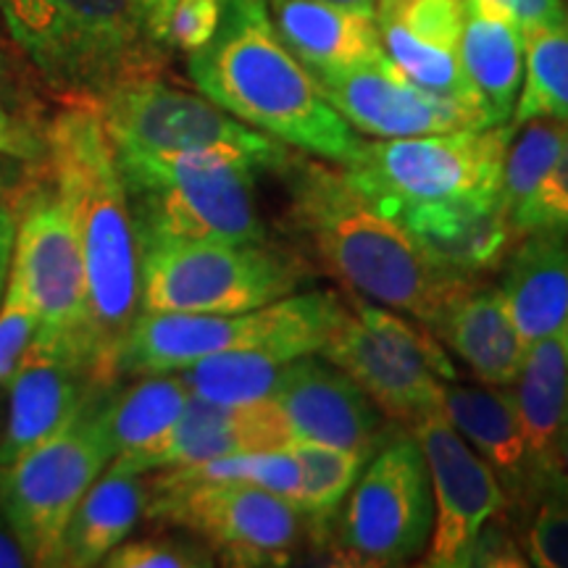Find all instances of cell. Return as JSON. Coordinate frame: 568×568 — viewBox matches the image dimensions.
<instances>
[{
  "instance_id": "43",
  "label": "cell",
  "mask_w": 568,
  "mask_h": 568,
  "mask_svg": "<svg viewBox=\"0 0 568 568\" xmlns=\"http://www.w3.org/2000/svg\"><path fill=\"white\" fill-rule=\"evenodd\" d=\"M0 105L9 111L24 113V116L45 119L42 116L40 98L34 95L27 77L21 74L17 63H13L3 51H0Z\"/></svg>"
},
{
  "instance_id": "46",
  "label": "cell",
  "mask_w": 568,
  "mask_h": 568,
  "mask_svg": "<svg viewBox=\"0 0 568 568\" xmlns=\"http://www.w3.org/2000/svg\"><path fill=\"white\" fill-rule=\"evenodd\" d=\"M30 566V558H27L24 548L13 535L11 524L6 521L3 510H0V568H24Z\"/></svg>"
},
{
  "instance_id": "2",
  "label": "cell",
  "mask_w": 568,
  "mask_h": 568,
  "mask_svg": "<svg viewBox=\"0 0 568 568\" xmlns=\"http://www.w3.org/2000/svg\"><path fill=\"white\" fill-rule=\"evenodd\" d=\"M45 140V172L82 251L92 347L103 374L119 382L116 353L140 314V247L116 148L92 103H61Z\"/></svg>"
},
{
  "instance_id": "17",
  "label": "cell",
  "mask_w": 568,
  "mask_h": 568,
  "mask_svg": "<svg viewBox=\"0 0 568 568\" xmlns=\"http://www.w3.org/2000/svg\"><path fill=\"white\" fill-rule=\"evenodd\" d=\"M410 432L424 450L435 497V527L424 564L458 568L479 529L508 508L506 489L445 414L426 416Z\"/></svg>"
},
{
  "instance_id": "41",
  "label": "cell",
  "mask_w": 568,
  "mask_h": 568,
  "mask_svg": "<svg viewBox=\"0 0 568 568\" xmlns=\"http://www.w3.org/2000/svg\"><path fill=\"white\" fill-rule=\"evenodd\" d=\"M495 518H489V529L487 524L479 529V535L474 537V542L460 558V566H529L521 545L506 529L497 527Z\"/></svg>"
},
{
  "instance_id": "24",
  "label": "cell",
  "mask_w": 568,
  "mask_h": 568,
  "mask_svg": "<svg viewBox=\"0 0 568 568\" xmlns=\"http://www.w3.org/2000/svg\"><path fill=\"white\" fill-rule=\"evenodd\" d=\"M500 293L527 345L568 326V226L537 230L516 240Z\"/></svg>"
},
{
  "instance_id": "20",
  "label": "cell",
  "mask_w": 568,
  "mask_h": 568,
  "mask_svg": "<svg viewBox=\"0 0 568 568\" xmlns=\"http://www.w3.org/2000/svg\"><path fill=\"white\" fill-rule=\"evenodd\" d=\"M374 21L382 51L408 80L481 113L460 63L466 0H376Z\"/></svg>"
},
{
  "instance_id": "32",
  "label": "cell",
  "mask_w": 568,
  "mask_h": 568,
  "mask_svg": "<svg viewBox=\"0 0 568 568\" xmlns=\"http://www.w3.org/2000/svg\"><path fill=\"white\" fill-rule=\"evenodd\" d=\"M287 450L293 453L301 466V500L297 508L305 518L324 527L343 500L351 493L361 471H364L366 456L345 450V447L311 443V439H290Z\"/></svg>"
},
{
  "instance_id": "48",
  "label": "cell",
  "mask_w": 568,
  "mask_h": 568,
  "mask_svg": "<svg viewBox=\"0 0 568 568\" xmlns=\"http://www.w3.org/2000/svg\"><path fill=\"white\" fill-rule=\"evenodd\" d=\"M558 464L564 466V471L568 474V426L564 429V435H560V443H558Z\"/></svg>"
},
{
  "instance_id": "36",
  "label": "cell",
  "mask_w": 568,
  "mask_h": 568,
  "mask_svg": "<svg viewBox=\"0 0 568 568\" xmlns=\"http://www.w3.org/2000/svg\"><path fill=\"white\" fill-rule=\"evenodd\" d=\"M226 0H172L148 19L153 38L166 51L195 53L213 38L222 21Z\"/></svg>"
},
{
  "instance_id": "4",
  "label": "cell",
  "mask_w": 568,
  "mask_h": 568,
  "mask_svg": "<svg viewBox=\"0 0 568 568\" xmlns=\"http://www.w3.org/2000/svg\"><path fill=\"white\" fill-rule=\"evenodd\" d=\"M0 24L61 103L98 105L166 61L140 0H0Z\"/></svg>"
},
{
  "instance_id": "42",
  "label": "cell",
  "mask_w": 568,
  "mask_h": 568,
  "mask_svg": "<svg viewBox=\"0 0 568 568\" xmlns=\"http://www.w3.org/2000/svg\"><path fill=\"white\" fill-rule=\"evenodd\" d=\"M506 11L510 19L521 27L524 34L542 27L564 24L568 19V0H487Z\"/></svg>"
},
{
  "instance_id": "28",
  "label": "cell",
  "mask_w": 568,
  "mask_h": 568,
  "mask_svg": "<svg viewBox=\"0 0 568 568\" xmlns=\"http://www.w3.org/2000/svg\"><path fill=\"white\" fill-rule=\"evenodd\" d=\"M148 481L145 474L109 464V468L92 481L88 493L69 518L63 531L55 566L92 568L122 545L138 521L145 516Z\"/></svg>"
},
{
  "instance_id": "35",
  "label": "cell",
  "mask_w": 568,
  "mask_h": 568,
  "mask_svg": "<svg viewBox=\"0 0 568 568\" xmlns=\"http://www.w3.org/2000/svg\"><path fill=\"white\" fill-rule=\"evenodd\" d=\"M529 508L531 516L518 537L524 556L539 568H568V474L558 471Z\"/></svg>"
},
{
  "instance_id": "37",
  "label": "cell",
  "mask_w": 568,
  "mask_h": 568,
  "mask_svg": "<svg viewBox=\"0 0 568 568\" xmlns=\"http://www.w3.org/2000/svg\"><path fill=\"white\" fill-rule=\"evenodd\" d=\"M216 564L209 545L201 539L142 537L124 539L103 558L105 568H209Z\"/></svg>"
},
{
  "instance_id": "19",
  "label": "cell",
  "mask_w": 568,
  "mask_h": 568,
  "mask_svg": "<svg viewBox=\"0 0 568 568\" xmlns=\"http://www.w3.org/2000/svg\"><path fill=\"white\" fill-rule=\"evenodd\" d=\"M293 439L287 418L274 400H255L245 406H222L190 395L187 408L172 429L130 456L113 458V464L140 474L166 471V468L195 466L203 460L234 456V453L274 450Z\"/></svg>"
},
{
  "instance_id": "26",
  "label": "cell",
  "mask_w": 568,
  "mask_h": 568,
  "mask_svg": "<svg viewBox=\"0 0 568 568\" xmlns=\"http://www.w3.org/2000/svg\"><path fill=\"white\" fill-rule=\"evenodd\" d=\"M435 335L471 368L481 385L510 387L529 345L518 335L500 287H471L439 318Z\"/></svg>"
},
{
  "instance_id": "9",
  "label": "cell",
  "mask_w": 568,
  "mask_h": 568,
  "mask_svg": "<svg viewBox=\"0 0 568 568\" xmlns=\"http://www.w3.org/2000/svg\"><path fill=\"white\" fill-rule=\"evenodd\" d=\"M510 124L422 134V138L361 140L345 163L355 187L379 209L437 201H500L503 159Z\"/></svg>"
},
{
  "instance_id": "1",
  "label": "cell",
  "mask_w": 568,
  "mask_h": 568,
  "mask_svg": "<svg viewBox=\"0 0 568 568\" xmlns=\"http://www.w3.org/2000/svg\"><path fill=\"white\" fill-rule=\"evenodd\" d=\"M287 174V226L347 293L410 316L432 332L447 305L479 284L439 264L406 224L355 187L345 169L293 159Z\"/></svg>"
},
{
  "instance_id": "40",
  "label": "cell",
  "mask_w": 568,
  "mask_h": 568,
  "mask_svg": "<svg viewBox=\"0 0 568 568\" xmlns=\"http://www.w3.org/2000/svg\"><path fill=\"white\" fill-rule=\"evenodd\" d=\"M48 119L24 116V113L9 111L0 105V153L13 155L32 166L45 169L48 161V140H45Z\"/></svg>"
},
{
  "instance_id": "29",
  "label": "cell",
  "mask_w": 568,
  "mask_h": 568,
  "mask_svg": "<svg viewBox=\"0 0 568 568\" xmlns=\"http://www.w3.org/2000/svg\"><path fill=\"white\" fill-rule=\"evenodd\" d=\"M190 389L180 374H145L130 387H103L90 400L111 458L130 456L172 429L187 408Z\"/></svg>"
},
{
  "instance_id": "10",
  "label": "cell",
  "mask_w": 568,
  "mask_h": 568,
  "mask_svg": "<svg viewBox=\"0 0 568 568\" xmlns=\"http://www.w3.org/2000/svg\"><path fill=\"white\" fill-rule=\"evenodd\" d=\"M98 111L116 148L159 155H232L258 172H287L295 159L290 145L243 124L203 92L182 90L159 74L119 84Z\"/></svg>"
},
{
  "instance_id": "39",
  "label": "cell",
  "mask_w": 568,
  "mask_h": 568,
  "mask_svg": "<svg viewBox=\"0 0 568 568\" xmlns=\"http://www.w3.org/2000/svg\"><path fill=\"white\" fill-rule=\"evenodd\" d=\"M38 329V316L19 293L6 290L3 305H0V406H6V385L17 366V361L30 345V339Z\"/></svg>"
},
{
  "instance_id": "27",
  "label": "cell",
  "mask_w": 568,
  "mask_h": 568,
  "mask_svg": "<svg viewBox=\"0 0 568 568\" xmlns=\"http://www.w3.org/2000/svg\"><path fill=\"white\" fill-rule=\"evenodd\" d=\"M510 387L542 489L564 471L558 464V443L568 426V326L529 345Z\"/></svg>"
},
{
  "instance_id": "33",
  "label": "cell",
  "mask_w": 568,
  "mask_h": 568,
  "mask_svg": "<svg viewBox=\"0 0 568 568\" xmlns=\"http://www.w3.org/2000/svg\"><path fill=\"white\" fill-rule=\"evenodd\" d=\"M510 130L514 132H510L506 159H503L500 180V205L508 219L556 166L558 155L564 151L568 124L558 119L537 116L510 126Z\"/></svg>"
},
{
  "instance_id": "38",
  "label": "cell",
  "mask_w": 568,
  "mask_h": 568,
  "mask_svg": "<svg viewBox=\"0 0 568 568\" xmlns=\"http://www.w3.org/2000/svg\"><path fill=\"white\" fill-rule=\"evenodd\" d=\"M516 240L537 230H566L568 226V134L556 166L542 184L510 216Z\"/></svg>"
},
{
  "instance_id": "8",
  "label": "cell",
  "mask_w": 568,
  "mask_h": 568,
  "mask_svg": "<svg viewBox=\"0 0 568 568\" xmlns=\"http://www.w3.org/2000/svg\"><path fill=\"white\" fill-rule=\"evenodd\" d=\"M339 318L322 355L343 368L382 414L410 429L426 416L445 414V382H456L453 361L435 332L410 324L385 305L347 293Z\"/></svg>"
},
{
  "instance_id": "14",
  "label": "cell",
  "mask_w": 568,
  "mask_h": 568,
  "mask_svg": "<svg viewBox=\"0 0 568 568\" xmlns=\"http://www.w3.org/2000/svg\"><path fill=\"white\" fill-rule=\"evenodd\" d=\"M17 209L19 224L9 287L30 303L38 316V332L80 337L92 347L82 251L67 205L61 203L48 172L21 193Z\"/></svg>"
},
{
  "instance_id": "18",
  "label": "cell",
  "mask_w": 568,
  "mask_h": 568,
  "mask_svg": "<svg viewBox=\"0 0 568 568\" xmlns=\"http://www.w3.org/2000/svg\"><path fill=\"white\" fill-rule=\"evenodd\" d=\"M268 400L287 418L293 439L345 447L366 458L382 447L387 416L343 368L318 353L301 355L284 368Z\"/></svg>"
},
{
  "instance_id": "25",
  "label": "cell",
  "mask_w": 568,
  "mask_h": 568,
  "mask_svg": "<svg viewBox=\"0 0 568 568\" xmlns=\"http://www.w3.org/2000/svg\"><path fill=\"white\" fill-rule=\"evenodd\" d=\"M527 34L487 0H466L460 63L489 126L508 124L524 82Z\"/></svg>"
},
{
  "instance_id": "7",
  "label": "cell",
  "mask_w": 568,
  "mask_h": 568,
  "mask_svg": "<svg viewBox=\"0 0 568 568\" xmlns=\"http://www.w3.org/2000/svg\"><path fill=\"white\" fill-rule=\"evenodd\" d=\"M138 247L145 314H245L311 280L301 255L272 243L145 240Z\"/></svg>"
},
{
  "instance_id": "47",
  "label": "cell",
  "mask_w": 568,
  "mask_h": 568,
  "mask_svg": "<svg viewBox=\"0 0 568 568\" xmlns=\"http://www.w3.org/2000/svg\"><path fill=\"white\" fill-rule=\"evenodd\" d=\"M166 3H172V0H140V6H142V11H145V19H151V17H155V13H159L163 6Z\"/></svg>"
},
{
  "instance_id": "30",
  "label": "cell",
  "mask_w": 568,
  "mask_h": 568,
  "mask_svg": "<svg viewBox=\"0 0 568 568\" xmlns=\"http://www.w3.org/2000/svg\"><path fill=\"white\" fill-rule=\"evenodd\" d=\"M295 353L282 347H247V351H226L176 372L187 389L203 400L222 406H245V403L266 400L276 382L293 361Z\"/></svg>"
},
{
  "instance_id": "21",
  "label": "cell",
  "mask_w": 568,
  "mask_h": 568,
  "mask_svg": "<svg viewBox=\"0 0 568 568\" xmlns=\"http://www.w3.org/2000/svg\"><path fill=\"white\" fill-rule=\"evenodd\" d=\"M387 213L406 224L439 264L468 280H481L495 272L516 243L514 226L500 201L403 203L387 209Z\"/></svg>"
},
{
  "instance_id": "12",
  "label": "cell",
  "mask_w": 568,
  "mask_h": 568,
  "mask_svg": "<svg viewBox=\"0 0 568 568\" xmlns=\"http://www.w3.org/2000/svg\"><path fill=\"white\" fill-rule=\"evenodd\" d=\"M111 460L88 403L59 437L0 468V510L30 566H55L71 514Z\"/></svg>"
},
{
  "instance_id": "22",
  "label": "cell",
  "mask_w": 568,
  "mask_h": 568,
  "mask_svg": "<svg viewBox=\"0 0 568 568\" xmlns=\"http://www.w3.org/2000/svg\"><path fill=\"white\" fill-rule=\"evenodd\" d=\"M445 416L458 435L487 460L506 489V497L521 508H529L539 493V477L529 456L514 393L493 385L445 382Z\"/></svg>"
},
{
  "instance_id": "23",
  "label": "cell",
  "mask_w": 568,
  "mask_h": 568,
  "mask_svg": "<svg viewBox=\"0 0 568 568\" xmlns=\"http://www.w3.org/2000/svg\"><path fill=\"white\" fill-rule=\"evenodd\" d=\"M284 45L311 74L351 69L385 55L374 13L335 0H266Z\"/></svg>"
},
{
  "instance_id": "15",
  "label": "cell",
  "mask_w": 568,
  "mask_h": 568,
  "mask_svg": "<svg viewBox=\"0 0 568 568\" xmlns=\"http://www.w3.org/2000/svg\"><path fill=\"white\" fill-rule=\"evenodd\" d=\"M111 385L116 382L105 379L84 339L34 329L6 385L0 468L59 437L80 418L95 393Z\"/></svg>"
},
{
  "instance_id": "5",
  "label": "cell",
  "mask_w": 568,
  "mask_h": 568,
  "mask_svg": "<svg viewBox=\"0 0 568 568\" xmlns=\"http://www.w3.org/2000/svg\"><path fill=\"white\" fill-rule=\"evenodd\" d=\"M116 161L138 243H268L255 209L261 172L253 163L219 153L159 155L132 148H116Z\"/></svg>"
},
{
  "instance_id": "11",
  "label": "cell",
  "mask_w": 568,
  "mask_h": 568,
  "mask_svg": "<svg viewBox=\"0 0 568 568\" xmlns=\"http://www.w3.org/2000/svg\"><path fill=\"white\" fill-rule=\"evenodd\" d=\"M145 518L197 537L226 566H287L303 539L305 516L264 487L155 471Z\"/></svg>"
},
{
  "instance_id": "6",
  "label": "cell",
  "mask_w": 568,
  "mask_h": 568,
  "mask_svg": "<svg viewBox=\"0 0 568 568\" xmlns=\"http://www.w3.org/2000/svg\"><path fill=\"white\" fill-rule=\"evenodd\" d=\"M345 297L332 290L293 293L245 314H145L140 311L116 353V379L176 374L226 351L282 347L301 355L322 353Z\"/></svg>"
},
{
  "instance_id": "3",
  "label": "cell",
  "mask_w": 568,
  "mask_h": 568,
  "mask_svg": "<svg viewBox=\"0 0 568 568\" xmlns=\"http://www.w3.org/2000/svg\"><path fill=\"white\" fill-rule=\"evenodd\" d=\"M187 71L205 98L284 145L339 166L358 151V132L276 34L266 0H226L219 30L190 53Z\"/></svg>"
},
{
  "instance_id": "34",
  "label": "cell",
  "mask_w": 568,
  "mask_h": 568,
  "mask_svg": "<svg viewBox=\"0 0 568 568\" xmlns=\"http://www.w3.org/2000/svg\"><path fill=\"white\" fill-rule=\"evenodd\" d=\"M176 479H203V481H245V485L264 487L268 493L287 497L290 503L301 500V466L287 447L274 450L234 453V456L203 460L195 466L166 468Z\"/></svg>"
},
{
  "instance_id": "13",
  "label": "cell",
  "mask_w": 568,
  "mask_h": 568,
  "mask_svg": "<svg viewBox=\"0 0 568 568\" xmlns=\"http://www.w3.org/2000/svg\"><path fill=\"white\" fill-rule=\"evenodd\" d=\"M435 527V497L422 445L410 435L382 445L347 493L339 539L364 566H406L424 556Z\"/></svg>"
},
{
  "instance_id": "49",
  "label": "cell",
  "mask_w": 568,
  "mask_h": 568,
  "mask_svg": "<svg viewBox=\"0 0 568 568\" xmlns=\"http://www.w3.org/2000/svg\"><path fill=\"white\" fill-rule=\"evenodd\" d=\"M335 3L353 6V9H361V11H368V13H374V6H376V0H335Z\"/></svg>"
},
{
  "instance_id": "45",
  "label": "cell",
  "mask_w": 568,
  "mask_h": 568,
  "mask_svg": "<svg viewBox=\"0 0 568 568\" xmlns=\"http://www.w3.org/2000/svg\"><path fill=\"white\" fill-rule=\"evenodd\" d=\"M17 224H19L17 201L0 203V305H3L6 290H9L13 243H17Z\"/></svg>"
},
{
  "instance_id": "44",
  "label": "cell",
  "mask_w": 568,
  "mask_h": 568,
  "mask_svg": "<svg viewBox=\"0 0 568 568\" xmlns=\"http://www.w3.org/2000/svg\"><path fill=\"white\" fill-rule=\"evenodd\" d=\"M42 172H45V169L0 153V203L19 201L21 193H24Z\"/></svg>"
},
{
  "instance_id": "31",
  "label": "cell",
  "mask_w": 568,
  "mask_h": 568,
  "mask_svg": "<svg viewBox=\"0 0 568 568\" xmlns=\"http://www.w3.org/2000/svg\"><path fill=\"white\" fill-rule=\"evenodd\" d=\"M548 116L568 124V19L527 32L524 82L510 126Z\"/></svg>"
},
{
  "instance_id": "16",
  "label": "cell",
  "mask_w": 568,
  "mask_h": 568,
  "mask_svg": "<svg viewBox=\"0 0 568 568\" xmlns=\"http://www.w3.org/2000/svg\"><path fill=\"white\" fill-rule=\"evenodd\" d=\"M314 77L332 109L355 132L376 140L489 126L487 119L471 105L450 101L408 80L387 55Z\"/></svg>"
}]
</instances>
